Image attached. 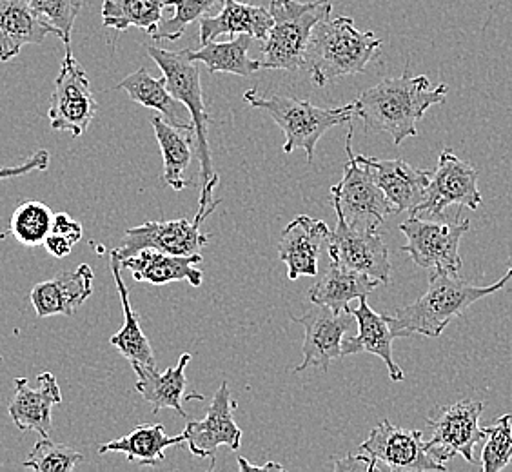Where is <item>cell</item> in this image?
I'll return each mask as SVG.
<instances>
[{
    "label": "cell",
    "instance_id": "cell-1",
    "mask_svg": "<svg viewBox=\"0 0 512 472\" xmlns=\"http://www.w3.org/2000/svg\"><path fill=\"white\" fill-rule=\"evenodd\" d=\"M449 88L433 86L425 75L413 77L405 68L402 77L384 79L364 91L353 102L355 117L362 118L365 131H382L400 146L405 138L418 137L416 124L427 109L444 104Z\"/></svg>",
    "mask_w": 512,
    "mask_h": 472
},
{
    "label": "cell",
    "instance_id": "cell-2",
    "mask_svg": "<svg viewBox=\"0 0 512 472\" xmlns=\"http://www.w3.org/2000/svg\"><path fill=\"white\" fill-rule=\"evenodd\" d=\"M511 278V271H507V275L494 282L493 286L480 287L465 282L458 275L431 271L425 295L413 304L396 309L393 316L385 315L391 333L394 338L416 335L438 338L454 318L463 315V311H467L474 302L502 291Z\"/></svg>",
    "mask_w": 512,
    "mask_h": 472
},
{
    "label": "cell",
    "instance_id": "cell-3",
    "mask_svg": "<svg viewBox=\"0 0 512 472\" xmlns=\"http://www.w3.org/2000/svg\"><path fill=\"white\" fill-rule=\"evenodd\" d=\"M380 48L382 40L373 31L356 30L349 17L320 20L311 31L304 68L313 84L324 88L342 77L364 73Z\"/></svg>",
    "mask_w": 512,
    "mask_h": 472
},
{
    "label": "cell",
    "instance_id": "cell-4",
    "mask_svg": "<svg viewBox=\"0 0 512 472\" xmlns=\"http://www.w3.org/2000/svg\"><path fill=\"white\" fill-rule=\"evenodd\" d=\"M249 106L262 109L271 115L284 131V153H293L296 149H304L307 155V164L315 158L316 146L320 138L324 137L329 129L340 124H351L355 118L353 102L344 108H318L307 100L269 95L262 97L258 89H247L244 95Z\"/></svg>",
    "mask_w": 512,
    "mask_h": 472
},
{
    "label": "cell",
    "instance_id": "cell-5",
    "mask_svg": "<svg viewBox=\"0 0 512 472\" xmlns=\"http://www.w3.org/2000/svg\"><path fill=\"white\" fill-rule=\"evenodd\" d=\"M331 10V0H271L269 13L273 26L264 40L260 68L284 71L304 68L311 31L320 20L329 19Z\"/></svg>",
    "mask_w": 512,
    "mask_h": 472
},
{
    "label": "cell",
    "instance_id": "cell-6",
    "mask_svg": "<svg viewBox=\"0 0 512 472\" xmlns=\"http://www.w3.org/2000/svg\"><path fill=\"white\" fill-rule=\"evenodd\" d=\"M148 55L155 60L158 68L164 73V82L169 93L188 108L191 122L195 128V142H197L198 162H200V175L206 184L215 177L213 158L207 144V128L211 124V117L207 115L204 91L200 82V71L195 62L189 59L188 50L168 51L160 50L155 46H148Z\"/></svg>",
    "mask_w": 512,
    "mask_h": 472
},
{
    "label": "cell",
    "instance_id": "cell-7",
    "mask_svg": "<svg viewBox=\"0 0 512 472\" xmlns=\"http://www.w3.org/2000/svg\"><path fill=\"white\" fill-rule=\"evenodd\" d=\"M347 164L340 184L331 187V202L336 213L355 229H378L384 226L385 217L394 215L393 204L376 184L371 169L364 166L353 153V126L345 138Z\"/></svg>",
    "mask_w": 512,
    "mask_h": 472
},
{
    "label": "cell",
    "instance_id": "cell-8",
    "mask_svg": "<svg viewBox=\"0 0 512 472\" xmlns=\"http://www.w3.org/2000/svg\"><path fill=\"white\" fill-rule=\"evenodd\" d=\"M471 220L460 218L454 222H436L422 217H411L400 224L398 229L407 238V244L400 247L411 256L416 266L429 271H445L451 275H460L462 256L460 242L469 231Z\"/></svg>",
    "mask_w": 512,
    "mask_h": 472
},
{
    "label": "cell",
    "instance_id": "cell-9",
    "mask_svg": "<svg viewBox=\"0 0 512 472\" xmlns=\"http://www.w3.org/2000/svg\"><path fill=\"white\" fill-rule=\"evenodd\" d=\"M367 462V472L445 471L444 463L436 462L425 451L424 433L396 427L389 420L371 429L369 438L360 445Z\"/></svg>",
    "mask_w": 512,
    "mask_h": 472
},
{
    "label": "cell",
    "instance_id": "cell-10",
    "mask_svg": "<svg viewBox=\"0 0 512 472\" xmlns=\"http://www.w3.org/2000/svg\"><path fill=\"white\" fill-rule=\"evenodd\" d=\"M482 413L483 404L478 400H458L438 407L427 418L433 436L425 442V451L436 462L445 463L454 456H462L465 462L476 465L474 447L485 438V429L480 427Z\"/></svg>",
    "mask_w": 512,
    "mask_h": 472
},
{
    "label": "cell",
    "instance_id": "cell-11",
    "mask_svg": "<svg viewBox=\"0 0 512 472\" xmlns=\"http://www.w3.org/2000/svg\"><path fill=\"white\" fill-rule=\"evenodd\" d=\"M220 200L211 202L207 207H198L197 217L193 220L180 218L169 222H146L142 226L131 227L124 233V240L111 253L119 258L137 255L142 249H157L168 255H195L206 246L209 236L200 233V226L209 215L215 213Z\"/></svg>",
    "mask_w": 512,
    "mask_h": 472
},
{
    "label": "cell",
    "instance_id": "cell-12",
    "mask_svg": "<svg viewBox=\"0 0 512 472\" xmlns=\"http://www.w3.org/2000/svg\"><path fill=\"white\" fill-rule=\"evenodd\" d=\"M97 109L99 104L93 97L86 71L73 57L71 48H66L48 109L51 128L68 131L73 138L82 137L97 115Z\"/></svg>",
    "mask_w": 512,
    "mask_h": 472
},
{
    "label": "cell",
    "instance_id": "cell-13",
    "mask_svg": "<svg viewBox=\"0 0 512 472\" xmlns=\"http://www.w3.org/2000/svg\"><path fill=\"white\" fill-rule=\"evenodd\" d=\"M449 206L476 211L482 206V193L478 189L476 168L456 157L453 149H444L425 189L424 200L414 207L411 217H442Z\"/></svg>",
    "mask_w": 512,
    "mask_h": 472
},
{
    "label": "cell",
    "instance_id": "cell-14",
    "mask_svg": "<svg viewBox=\"0 0 512 472\" xmlns=\"http://www.w3.org/2000/svg\"><path fill=\"white\" fill-rule=\"evenodd\" d=\"M338 224L327 238V255L331 264L349 267L373 276L382 286L391 282L389 249L378 229H355L336 213Z\"/></svg>",
    "mask_w": 512,
    "mask_h": 472
},
{
    "label": "cell",
    "instance_id": "cell-15",
    "mask_svg": "<svg viewBox=\"0 0 512 472\" xmlns=\"http://www.w3.org/2000/svg\"><path fill=\"white\" fill-rule=\"evenodd\" d=\"M296 324L304 325L306 338L302 345L304 362L295 371H306L309 367H318L320 371H329L333 360L342 358V342L345 331L356 324L351 305L342 311H335L327 305H315V309L306 315L295 318Z\"/></svg>",
    "mask_w": 512,
    "mask_h": 472
},
{
    "label": "cell",
    "instance_id": "cell-16",
    "mask_svg": "<svg viewBox=\"0 0 512 472\" xmlns=\"http://www.w3.org/2000/svg\"><path fill=\"white\" fill-rule=\"evenodd\" d=\"M238 405L231 400V391L227 382H222L217 394L213 396V402L207 409L206 418L200 422H189L186 425V443L189 451L197 458H209L213 471L218 447H227L231 451H237L242 442V429L238 427L233 411Z\"/></svg>",
    "mask_w": 512,
    "mask_h": 472
},
{
    "label": "cell",
    "instance_id": "cell-17",
    "mask_svg": "<svg viewBox=\"0 0 512 472\" xmlns=\"http://www.w3.org/2000/svg\"><path fill=\"white\" fill-rule=\"evenodd\" d=\"M15 396L10 404V416L19 431H35L42 438H50L53 422L51 411L62 404L59 382L55 374L44 371L37 378V389H31L26 378H15Z\"/></svg>",
    "mask_w": 512,
    "mask_h": 472
},
{
    "label": "cell",
    "instance_id": "cell-18",
    "mask_svg": "<svg viewBox=\"0 0 512 472\" xmlns=\"http://www.w3.org/2000/svg\"><path fill=\"white\" fill-rule=\"evenodd\" d=\"M356 158L371 169L376 184L384 191L387 200L393 204L396 213L413 211L424 200L425 189L433 177L427 169L413 168L402 158L378 160V158L356 155Z\"/></svg>",
    "mask_w": 512,
    "mask_h": 472
},
{
    "label": "cell",
    "instance_id": "cell-19",
    "mask_svg": "<svg viewBox=\"0 0 512 472\" xmlns=\"http://www.w3.org/2000/svg\"><path fill=\"white\" fill-rule=\"evenodd\" d=\"M331 229L324 220L300 215L282 231L280 260L286 264L287 278L296 280L300 276L318 275V260L324 242Z\"/></svg>",
    "mask_w": 512,
    "mask_h": 472
},
{
    "label": "cell",
    "instance_id": "cell-20",
    "mask_svg": "<svg viewBox=\"0 0 512 472\" xmlns=\"http://www.w3.org/2000/svg\"><path fill=\"white\" fill-rule=\"evenodd\" d=\"M93 269L88 264H80L73 271L40 282L31 289V304L39 318L50 316H73L80 305L93 295Z\"/></svg>",
    "mask_w": 512,
    "mask_h": 472
},
{
    "label": "cell",
    "instance_id": "cell-21",
    "mask_svg": "<svg viewBox=\"0 0 512 472\" xmlns=\"http://www.w3.org/2000/svg\"><path fill=\"white\" fill-rule=\"evenodd\" d=\"M191 354L184 353L180 356L175 367H169L164 373H158L157 367L151 365H131L137 374V393L151 404V411L157 414L162 409H173L178 416L186 418L188 414L182 407L184 400H204L202 394H189L184 396L186 391V367H188Z\"/></svg>",
    "mask_w": 512,
    "mask_h": 472
},
{
    "label": "cell",
    "instance_id": "cell-22",
    "mask_svg": "<svg viewBox=\"0 0 512 472\" xmlns=\"http://www.w3.org/2000/svg\"><path fill=\"white\" fill-rule=\"evenodd\" d=\"M204 258L195 255H168L157 249H142L137 255L124 258L120 264L129 269L137 282H148L153 286H166L169 282H189L193 287L202 286L204 273L198 264Z\"/></svg>",
    "mask_w": 512,
    "mask_h": 472
},
{
    "label": "cell",
    "instance_id": "cell-23",
    "mask_svg": "<svg viewBox=\"0 0 512 472\" xmlns=\"http://www.w3.org/2000/svg\"><path fill=\"white\" fill-rule=\"evenodd\" d=\"M351 313L355 315L358 324V335L344 338L342 342V358L351 354L371 353L382 358L387 365V371L393 382H402L405 378L402 367L394 362L393 340L391 327L387 322V316L378 315L371 305L367 304L365 296L360 298V304L356 309L351 307Z\"/></svg>",
    "mask_w": 512,
    "mask_h": 472
},
{
    "label": "cell",
    "instance_id": "cell-24",
    "mask_svg": "<svg viewBox=\"0 0 512 472\" xmlns=\"http://www.w3.org/2000/svg\"><path fill=\"white\" fill-rule=\"evenodd\" d=\"M59 31L40 19L30 0H0V60L10 62L28 44H42Z\"/></svg>",
    "mask_w": 512,
    "mask_h": 472
},
{
    "label": "cell",
    "instance_id": "cell-25",
    "mask_svg": "<svg viewBox=\"0 0 512 472\" xmlns=\"http://www.w3.org/2000/svg\"><path fill=\"white\" fill-rule=\"evenodd\" d=\"M273 26V17L266 8L244 4L237 0H224L218 15L200 19V44L217 39L220 35H249L251 39L266 40Z\"/></svg>",
    "mask_w": 512,
    "mask_h": 472
},
{
    "label": "cell",
    "instance_id": "cell-26",
    "mask_svg": "<svg viewBox=\"0 0 512 472\" xmlns=\"http://www.w3.org/2000/svg\"><path fill=\"white\" fill-rule=\"evenodd\" d=\"M115 89L126 91L129 99L137 102L140 106L155 109L171 126L188 129L195 133L188 108L169 93L164 77L153 79L149 75L148 69L140 68L135 73L128 75L126 79L120 80Z\"/></svg>",
    "mask_w": 512,
    "mask_h": 472
},
{
    "label": "cell",
    "instance_id": "cell-27",
    "mask_svg": "<svg viewBox=\"0 0 512 472\" xmlns=\"http://www.w3.org/2000/svg\"><path fill=\"white\" fill-rule=\"evenodd\" d=\"M186 443V434L168 436L162 423H140L131 433L119 440L104 443L99 454H126L128 462H135L144 467H155L166 460V449Z\"/></svg>",
    "mask_w": 512,
    "mask_h": 472
},
{
    "label": "cell",
    "instance_id": "cell-28",
    "mask_svg": "<svg viewBox=\"0 0 512 472\" xmlns=\"http://www.w3.org/2000/svg\"><path fill=\"white\" fill-rule=\"evenodd\" d=\"M378 286L382 284L373 276L331 264L318 284L309 289V300L315 305H327L335 311H342L353 300L373 293Z\"/></svg>",
    "mask_w": 512,
    "mask_h": 472
},
{
    "label": "cell",
    "instance_id": "cell-29",
    "mask_svg": "<svg viewBox=\"0 0 512 472\" xmlns=\"http://www.w3.org/2000/svg\"><path fill=\"white\" fill-rule=\"evenodd\" d=\"M158 146L164 158V182L175 191L195 186L193 180H186L184 173L193 158V138L195 133L188 129H178L168 124L162 117L151 118Z\"/></svg>",
    "mask_w": 512,
    "mask_h": 472
},
{
    "label": "cell",
    "instance_id": "cell-30",
    "mask_svg": "<svg viewBox=\"0 0 512 472\" xmlns=\"http://www.w3.org/2000/svg\"><path fill=\"white\" fill-rule=\"evenodd\" d=\"M109 266H111V275L115 278V284L119 289L120 304L124 309V324L117 335L109 338V344L113 347H117L122 356H126L131 365H151V367H157V360H155V353H153V347L149 344L148 336L144 335L142 327L138 324V316L129 304V291L122 275H120V264L119 258L111 253V260H109Z\"/></svg>",
    "mask_w": 512,
    "mask_h": 472
},
{
    "label": "cell",
    "instance_id": "cell-31",
    "mask_svg": "<svg viewBox=\"0 0 512 472\" xmlns=\"http://www.w3.org/2000/svg\"><path fill=\"white\" fill-rule=\"evenodd\" d=\"M249 35H238L229 42H207L200 50H188L193 62H204L211 73H231L238 77H251L260 68V60L251 59L247 51L251 48Z\"/></svg>",
    "mask_w": 512,
    "mask_h": 472
},
{
    "label": "cell",
    "instance_id": "cell-32",
    "mask_svg": "<svg viewBox=\"0 0 512 472\" xmlns=\"http://www.w3.org/2000/svg\"><path fill=\"white\" fill-rule=\"evenodd\" d=\"M168 0H104L102 4V24L106 28L126 31L138 28L149 37L158 30L168 10Z\"/></svg>",
    "mask_w": 512,
    "mask_h": 472
},
{
    "label": "cell",
    "instance_id": "cell-33",
    "mask_svg": "<svg viewBox=\"0 0 512 472\" xmlns=\"http://www.w3.org/2000/svg\"><path fill=\"white\" fill-rule=\"evenodd\" d=\"M53 217L55 213L50 206L39 200H28L13 211L10 227L2 236L11 235L24 247L42 246L51 233Z\"/></svg>",
    "mask_w": 512,
    "mask_h": 472
},
{
    "label": "cell",
    "instance_id": "cell-34",
    "mask_svg": "<svg viewBox=\"0 0 512 472\" xmlns=\"http://www.w3.org/2000/svg\"><path fill=\"white\" fill-rule=\"evenodd\" d=\"M224 0H168L166 6H171L175 10V15L168 20H162L158 30L151 35L153 40H175L184 35V31L189 24L200 22L207 15H211L213 10L220 6Z\"/></svg>",
    "mask_w": 512,
    "mask_h": 472
},
{
    "label": "cell",
    "instance_id": "cell-35",
    "mask_svg": "<svg viewBox=\"0 0 512 472\" xmlns=\"http://www.w3.org/2000/svg\"><path fill=\"white\" fill-rule=\"evenodd\" d=\"M82 460L84 456L68 445L51 442L50 438H42L35 443L22 467L37 472H71L77 469Z\"/></svg>",
    "mask_w": 512,
    "mask_h": 472
},
{
    "label": "cell",
    "instance_id": "cell-36",
    "mask_svg": "<svg viewBox=\"0 0 512 472\" xmlns=\"http://www.w3.org/2000/svg\"><path fill=\"white\" fill-rule=\"evenodd\" d=\"M485 429L482 471L500 472L512 463V414H503Z\"/></svg>",
    "mask_w": 512,
    "mask_h": 472
},
{
    "label": "cell",
    "instance_id": "cell-37",
    "mask_svg": "<svg viewBox=\"0 0 512 472\" xmlns=\"http://www.w3.org/2000/svg\"><path fill=\"white\" fill-rule=\"evenodd\" d=\"M40 19L59 31V39L71 48V33L82 10V0H30Z\"/></svg>",
    "mask_w": 512,
    "mask_h": 472
},
{
    "label": "cell",
    "instance_id": "cell-38",
    "mask_svg": "<svg viewBox=\"0 0 512 472\" xmlns=\"http://www.w3.org/2000/svg\"><path fill=\"white\" fill-rule=\"evenodd\" d=\"M50 153L46 149H39L33 153L24 164L15 168H0V180H11V178L26 177L33 171H46L50 168Z\"/></svg>",
    "mask_w": 512,
    "mask_h": 472
},
{
    "label": "cell",
    "instance_id": "cell-39",
    "mask_svg": "<svg viewBox=\"0 0 512 472\" xmlns=\"http://www.w3.org/2000/svg\"><path fill=\"white\" fill-rule=\"evenodd\" d=\"M51 231H53V233H57V235L64 236V238H68L69 242H71L73 246H75V244H79L80 240H82V235H84L82 224L77 222V220L71 217V215H68L66 211L55 213Z\"/></svg>",
    "mask_w": 512,
    "mask_h": 472
},
{
    "label": "cell",
    "instance_id": "cell-40",
    "mask_svg": "<svg viewBox=\"0 0 512 472\" xmlns=\"http://www.w3.org/2000/svg\"><path fill=\"white\" fill-rule=\"evenodd\" d=\"M42 246L46 247V251H48L51 256H55V258H66V256L71 255V251H73V244L69 242L68 238L57 235V233H53V231H51L50 235L46 236V240H44Z\"/></svg>",
    "mask_w": 512,
    "mask_h": 472
},
{
    "label": "cell",
    "instance_id": "cell-41",
    "mask_svg": "<svg viewBox=\"0 0 512 472\" xmlns=\"http://www.w3.org/2000/svg\"><path fill=\"white\" fill-rule=\"evenodd\" d=\"M238 465H240V469L242 472L247 471H284V467L280 465V463L269 462L266 465H255V463L247 462V458H238Z\"/></svg>",
    "mask_w": 512,
    "mask_h": 472
},
{
    "label": "cell",
    "instance_id": "cell-42",
    "mask_svg": "<svg viewBox=\"0 0 512 472\" xmlns=\"http://www.w3.org/2000/svg\"><path fill=\"white\" fill-rule=\"evenodd\" d=\"M507 267H509V271H511V275H512V256H511V258H509V260H507Z\"/></svg>",
    "mask_w": 512,
    "mask_h": 472
}]
</instances>
